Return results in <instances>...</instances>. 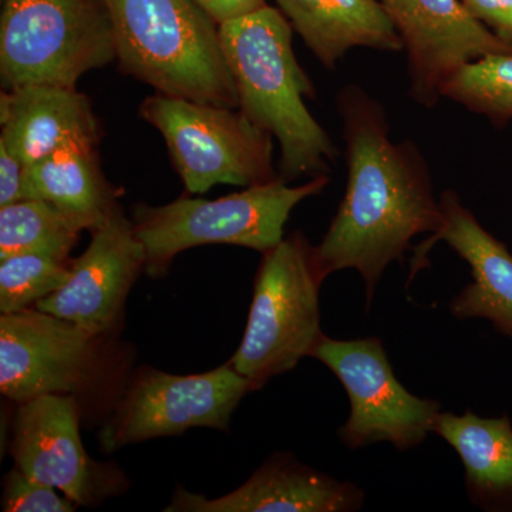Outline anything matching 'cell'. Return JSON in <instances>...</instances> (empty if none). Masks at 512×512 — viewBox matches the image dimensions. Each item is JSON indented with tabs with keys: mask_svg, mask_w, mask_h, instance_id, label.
<instances>
[{
	"mask_svg": "<svg viewBox=\"0 0 512 512\" xmlns=\"http://www.w3.org/2000/svg\"><path fill=\"white\" fill-rule=\"evenodd\" d=\"M348 187L322 242L323 274L356 269L373 301L384 269L403 261L414 237L439 231L441 210L429 165L410 140L393 143L382 104L349 84L338 94Z\"/></svg>",
	"mask_w": 512,
	"mask_h": 512,
	"instance_id": "cell-1",
	"label": "cell"
},
{
	"mask_svg": "<svg viewBox=\"0 0 512 512\" xmlns=\"http://www.w3.org/2000/svg\"><path fill=\"white\" fill-rule=\"evenodd\" d=\"M220 35L239 110L279 141V178L291 183L328 174L338 151L306 107L305 97H315V87L293 52L284 13L265 5L222 23Z\"/></svg>",
	"mask_w": 512,
	"mask_h": 512,
	"instance_id": "cell-2",
	"label": "cell"
},
{
	"mask_svg": "<svg viewBox=\"0 0 512 512\" xmlns=\"http://www.w3.org/2000/svg\"><path fill=\"white\" fill-rule=\"evenodd\" d=\"M123 72L156 93L239 109L220 25L195 0H107Z\"/></svg>",
	"mask_w": 512,
	"mask_h": 512,
	"instance_id": "cell-3",
	"label": "cell"
},
{
	"mask_svg": "<svg viewBox=\"0 0 512 512\" xmlns=\"http://www.w3.org/2000/svg\"><path fill=\"white\" fill-rule=\"evenodd\" d=\"M328 184V174L299 187L278 178L217 200L181 197L163 207L138 204L131 221L146 249L147 275L163 278L175 256L202 245H237L262 254L271 251L284 239L293 208Z\"/></svg>",
	"mask_w": 512,
	"mask_h": 512,
	"instance_id": "cell-4",
	"label": "cell"
},
{
	"mask_svg": "<svg viewBox=\"0 0 512 512\" xmlns=\"http://www.w3.org/2000/svg\"><path fill=\"white\" fill-rule=\"evenodd\" d=\"M326 278L315 247L301 232L265 252L244 338L228 362L255 390L311 356L323 335L319 292Z\"/></svg>",
	"mask_w": 512,
	"mask_h": 512,
	"instance_id": "cell-5",
	"label": "cell"
},
{
	"mask_svg": "<svg viewBox=\"0 0 512 512\" xmlns=\"http://www.w3.org/2000/svg\"><path fill=\"white\" fill-rule=\"evenodd\" d=\"M117 59L107 0H2L0 79L76 87L84 73Z\"/></svg>",
	"mask_w": 512,
	"mask_h": 512,
	"instance_id": "cell-6",
	"label": "cell"
},
{
	"mask_svg": "<svg viewBox=\"0 0 512 512\" xmlns=\"http://www.w3.org/2000/svg\"><path fill=\"white\" fill-rule=\"evenodd\" d=\"M140 116L164 137L191 194L218 184L248 188L279 178L272 161L274 137L239 109L156 93L141 103Z\"/></svg>",
	"mask_w": 512,
	"mask_h": 512,
	"instance_id": "cell-7",
	"label": "cell"
},
{
	"mask_svg": "<svg viewBox=\"0 0 512 512\" xmlns=\"http://www.w3.org/2000/svg\"><path fill=\"white\" fill-rule=\"evenodd\" d=\"M309 357L329 367L348 393L350 414L339 439L350 450L383 441L407 451L433 431L441 404L414 396L397 380L379 338L322 335Z\"/></svg>",
	"mask_w": 512,
	"mask_h": 512,
	"instance_id": "cell-8",
	"label": "cell"
},
{
	"mask_svg": "<svg viewBox=\"0 0 512 512\" xmlns=\"http://www.w3.org/2000/svg\"><path fill=\"white\" fill-rule=\"evenodd\" d=\"M254 390L229 363L191 376L144 367L101 429V447L116 451L128 444L178 436L195 427L227 430L238 404Z\"/></svg>",
	"mask_w": 512,
	"mask_h": 512,
	"instance_id": "cell-9",
	"label": "cell"
},
{
	"mask_svg": "<svg viewBox=\"0 0 512 512\" xmlns=\"http://www.w3.org/2000/svg\"><path fill=\"white\" fill-rule=\"evenodd\" d=\"M409 60L410 94L434 107L441 89L466 64L512 55V40L485 26L463 0H382Z\"/></svg>",
	"mask_w": 512,
	"mask_h": 512,
	"instance_id": "cell-10",
	"label": "cell"
},
{
	"mask_svg": "<svg viewBox=\"0 0 512 512\" xmlns=\"http://www.w3.org/2000/svg\"><path fill=\"white\" fill-rule=\"evenodd\" d=\"M92 330L36 308L0 315V392L16 403L72 394L97 359Z\"/></svg>",
	"mask_w": 512,
	"mask_h": 512,
	"instance_id": "cell-11",
	"label": "cell"
},
{
	"mask_svg": "<svg viewBox=\"0 0 512 512\" xmlns=\"http://www.w3.org/2000/svg\"><path fill=\"white\" fill-rule=\"evenodd\" d=\"M73 394H46L19 403L10 454L25 476L62 491L77 505L96 504L120 483L119 474L87 456Z\"/></svg>",
	"mask_w": 512,
	"mask_h": 512,
	"instance_id": "cell-12",
	"label": "cell"
},
{
	"mask_svg": "<svg viewBox=\"0 0 512 512\" xmlns=\"http://www.w3.org/2000/svg\"><path fill=\"white\" fill-rule=\"evenodd\" d=\"M143 271L146 249L120 205L72 261L66 284L33 308L106 335L119 323L128 292Z\"/></svg>",
	"mask_w": 512,
	"mask_h": 512,
	"instance_id": "cell-13",
	"label": "cell"
},
{
	"mask_svg": "<svg viewBox=\"0 0 512 512\" xmlns=\"http://www.w3.org/2000/svg\"><path fill=\"white\" fill-rule=\"evenodd\" d=\"M439 204L441 227L416 249L410 281L429 265L427 254L433 245L446 241L470 265L473 275V282L450 302L451 313L460 319H488L500 335L512 338L511 252L481 227L456 192L444 191Z\"/></svg>",
	"mask_w": 512,
	"mask_h": 512,
	"instance_id": "cell-14",
	"label": "cell"
},
{
	"mask_svg": "<svg viewBox=\"0 0 512 512\" xmlns=\"http://www.w3.org/2000/svg\"><path fill=\"white\" fill-rule=\"evenodd\" d=\"M365 493L320 473L292 454H274L251 478L227 495L208 498L178 488L167 512H350Z\"/></svg>",
	"mask_w": 512,
	"mask_h": 512,
	"instance_id": "cell-15",
	"label": "cell"
},
{
	"mask_svg": "<svg viewBox=\"0 0 512 512\" xmlns=\"http://www.w3.org/2000/svg\"><path fill=\"white\" fill-rule=\"evenodd\" d=\"M0 141L29 165L69 147L97 148L100 121L76 87L26 84L0 96Z\"/></svg>",
	"mask_w": 512,
	"mask_h": 512,
	"instance_id": "cell-16",
	"label": "cell"
},
{
	"mask_svg": "<svg viewBox=\"0 0 512 512\" xmlns=\"http://www.w3.org/2000/svg\"><path fill=\"white\" fill-rule=\"evenodd\" d=\"M293 29L328 69L353 47L399 52L402 39L382 0H275Z\"/></svg>",
	"mask_w": 512,
	"mask_h": 512,
	"instance_id": "cell-17",
	"label": "cell"
},
{
	"mask_svg": "<svg viewBox=\"0 0 512 512\" xmlns=\"http://www.w3.org/2000/svg\"><path fill=\"white\" fill-rule=\"evenodd\" d=\"M119 195L101 171L97 148H63L25 165L23 200L49 202L80 231L106 224L120 207Z\"/></svg>",
	"mask_w": 512,
	"mask_h": 512,
	"instance_id": "cell-18",
	"label": "cell"
},
{
	"mask_svg": "<svg viewBox=\"0 0 512 512\" xmlns=\"http://www.w3.org/2000/svg\"><path fill=\"white\" fill-rule=\"evenodd\" d=\"M433 433L456 450L468 497L485 511H512V423L510 417L484 419L467 410L440 413Z\"/></svg>",
	"mask_w": 512,
	"mask_h": 512,
	"instance_id": "cell-19",
	"label": "cell"
},
{
	"mask_svg": "<svg viewBox=\"0 0 512 512\" xmlns=\"http://www.w3.org/2000/svg\"><path fill=\"white\" fill-rule=\"evenodd\" d=\"M80 229L52 204L22 200L0 207V259L39 252L70 261Z\"/></svg>",
	"mask_w": 512,
	"mask_h": 512,
	"instance_id": "cell-20",
	"label": "cell"
},
{
	"mask_svg": "<svg viewBox=\"0 0 512 512\" xmlns=\"http://www.w3.org/2000/svg\"><path fill=\"white\" fill-rule=\"evenodd\" d=\"M441 97L483 114L494 126L512 120V55H493L466 64L441 89Z\"/></svg>",
	"mask_w": 512,
	"mask_h": 512,
	"instance_id": "cell-21",
	"label": "cell"
},
{
	"mask_svg": "<svg viewBox=\"0 0 512 512\" xmlns=\"http://www.w3.org/2000/svg\"><path fill=\"white\" fill-rule=\"evenodd\" d=\"M72 261L23 252L0 259V312L25 311L66 284Z\"/></svg>",
	"mask_w": 512,
	"mask_h": 512,
	"instance_id": "cell-22",
	"label": "cell"
},
{
	"mask_svg": "<svg viewBox=\"0 0 512 512\" xmlns=\"http://www.w3.org/2000/svg\"><path fill=\"white\" fill-rule=\"evenodd\" d=\"M2 507L5 512H73L77 504L69 497H60L57 488L39 483L16 470L5 477Z\"/></svg>",
	"mask_w": 512,
	"mask_h": 512,
	"instance_id": "cell-23",
	"label": "cell"
},
{
	"mask_svg": "<svg viewBox=\"0 0 512 512\" xmlns=\"http://www.w3.org/2000/svg\"><path fill=\"white\" fill-rule=\"evenodd\" d=\"M25 163L0 141V207L23 200Z\"/></svg>",
	"mask_w": 512,
	"mask_h": 512,
	"instance_id": "cell-24",
	"label": "cell"
},
{
	"mask_svg": "<svg viewBox=\"0 0 512 512\" xmlns=\"http://www.w3.org/2000/svg\"><path fill=\"white\" fill-rule=\"evenodd\" d=\"M477 19L505 39L512 40V0H463Z\"/></svg>",
	"mask_w": 512,
	"mask_h": 512,
	"instance_id": "cell-25",
	"label": "cell"
},
{
	"mask_svg": "<svg viewBox=\"0 0 512 512\" xmlns=\"http://www.w3.org/2000/svg\"><path fill=\"white\" fill-rule=\"evenodd\" d=\"M218 25L264 8L265 0H195Z\"/></svg>",
	"mask_w": 512,
	"mask_h": 512,
	"instance_id": "cell-26",
	"label": "cell"
}]
</instances>
